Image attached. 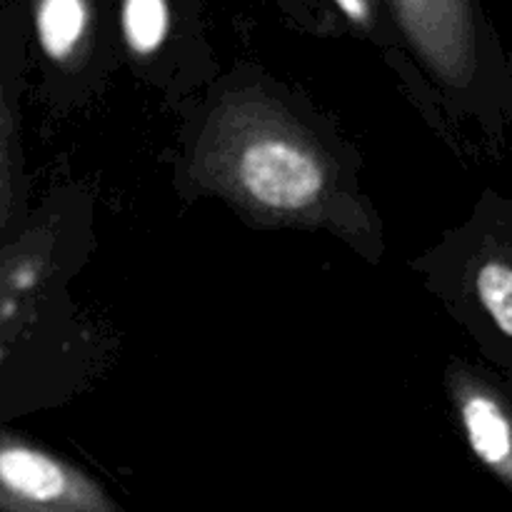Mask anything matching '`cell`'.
I'll return each instance as SVG.
<instances>
[{"instance_id":"obj_8","label":"cell","mask_w":512,"mask_h":512,"mask_svg":"<svg viewBox=\"0 0 512 512\" xmlns=\"http://www.w3.org/2000/svg\"><path fill=\"white\" fill-rule=\"evenodd\" d=\"M13 203L10 190V148H8V113H5L3 95H0V230L5 228Z\"/></svg>"},{"instance_id":"obj_7","label":"cell","mask_w":512,"mask_h":512,"mask_svg":"<svg viewBox=\"0 0 512 512\" xmlns=\"http://www.w3.org/2000/svg\"><path fill=\"white\" fill-rule=\"evenodd\" d=\"M475 293L500 333L512 338V263L485 260L475 273Z\"/></svg>"},{"instance_id":"obj_9","label":"cell","mask_w":512,"mask_h":512,"mask_svg":"<svg viewBox=\"0 0 512 512\" xmlns=\"http://www.w3.org/2000/svg\"><path fill=\"white\" fill-rule=\"evenodd\" d=\"M335 8L355 25H370L373 18V8H370V0H333Z\"/></svg>"},{"instance_id":"obj_2","label":"cell","mask_w":512,"mask_h":512,"mask_svg":"<svg viewBox=\"0 0 512 512\" xmlns=\"http://www.w3.org/2000/svg\"><path fill=\"white\" fill-rule=\"evenodd\" d=\"M0 512H123L90 475L0 433Z\"/></svg>"},{"instance_id":"obj_4","label":"cell","mask_w":512,"mask_h":512,"mask_svg":"<svg viewBox=\"0 0 512 512\" xmlns=\"http://www.w3.org/2000/svg\"><path fill=\"white\" fill-rule=\"evenodd\" d=\"M455 403L475 458L512 488V413L508 405L475 380H460Z\"/></svg>"},{"instance_id":"obj_5","label":"cell","mask_w":512,"mask_h":512,"mask_svg":"<svg viewBox=\"0 0 512 512\" xmlns=\"http://www.w3.org/2000/svg\"><path fill=\"white\" fill-rule=\"evenodd\" d=\"M35 35L53 63H70L88 43L93 8L90 0H35Z\"/></svg>"},{"instance_id":"obj_1","label":"cell","mask_w":512,"mask_h":512,"mask_svg":"<svg viewBox=\"0 0 512 512\" xmlns=\"http://www.w3.org/2000/svg\"><path fill=\"white\" fill-rule=\"evenodd\" d=\"M198 160L220 190L263 215H308L328 198L325 155L270 105L245 103L220 115Z\"/></svg>"},{"instance_id":"obj_6","label":"cell","mask_w":512,"mask_h":512,"mask_svg":"<svg viewBox=\"0 0 512 512\" xmlns=\"http://www.w3.org/2000/svg\"><path fill=\"white\" fill-rule=\"evenodd\" d=\"M120 30L128 50L138 58H150L170 35L168 0H120Z\"/></svg>"},{"instance_id":"obj_3","label":"cell","mask_w":512,"mask_h":512,"mask_svg":"<svg viewBox=\"0 0 512 512\" xmlns=\"http://www.w3.org/2000/svg\"><path fill=\"white\" fill-rule=\"evenodd\" d=\"M395 15L420 58L450 83L473 68V23L468 0H393Z\"/></svg>"}]
</instances>
